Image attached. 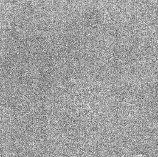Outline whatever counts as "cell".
I'll use <instances>...</instances> for the list:
<instances>
[{
    "instance_id": "1",
    "label": "cell",
    "mask_w": 158,
    "mask_h": 157,
    "mask_svg": "<svg viewBox=\"0 0 158 157\" xmlns=\"http://www.w3.org/2000/svg\"><path fill=\"white\" fill-rule=\"evenodd\" d=\"M137 157H144L142 156H138Z\"/></svg>"
}]
</instances>
